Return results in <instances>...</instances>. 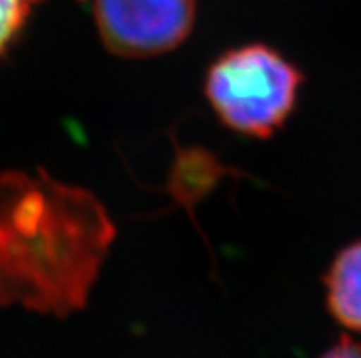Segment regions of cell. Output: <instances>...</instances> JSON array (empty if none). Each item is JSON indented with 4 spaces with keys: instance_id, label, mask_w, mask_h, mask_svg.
Listing matches in <instances>:
<instances>
[{
    "instance_id": "cell-1",
    "label": "cell",
    "mask_w": 361,
    "mask_h": 358,
    "mask_svg": "<svg viewBox=\"0 0 361 358\" xmlns=\"http://www.w3.org/2000/svg\"><path fill=\"white\" fill-rule=\"evenodd\" d=\"M116 234L94 192L44 170L0 174V304L59 318L85 309Z\"/></svg>"
},
{
    "instance_id": "cell-2",
    "label": "cell",
    "mask_w": 361,
    "mask_h": 358,
    "mask_svg": "<svg viewBox=\"0 0 361 358\" xmlns=\"http://www.w3.org/2000/svg\"><path fill=\"white\" fill-rule=\"evenodd\" d=\"M302 73L268 44L224 51L207 70L204 91L216 117L240 136L266 139L295 110Z\"/></svg>"
},
{
    "instance_id": "cell-3",
    "label": "cell",
    "mask_w": 361,
    "mask_h": 358,
    "mask_svg": "<svg viewBox=\"0 0 361 358\" xmlns=\"http://www.w3.org/2000/svg\"><path fill=\"white\" fill-rule=\"evenodd\" d=\"M101 42L123 59H149L176 50L197 18V0H96Z\"/></svg>"
},
{
    "instance_id": "cell-4",
    "label": "cell",
    "mask_w": 361,
    "mask_h": 358,
    "mask_svg": "<svg viewBox=\"0 0 361 358\" xmlns=\"http://www.w3.org/2000/svg\"><path fill=\"white\" fill-rule=\"evenodd\" d=\"M326 307L338 324L361 333V241L338 252L325 274Z\"/></svg>"
},
{
    "instance_id": "cell-5",
    "label": "cell",
    "mask_w": 361,
    "mask_h": 358,
    "mask_svg": "<svg viewBox=\"0 0 361 358\" xmlns=\"http://www.w3.org/2000/svg\"><path fill=\"white\" fill-rule=\"evenodd\" d=\"M41 2L44 0H0V55L13 44Z\"/></svg>"
},
{
    "instance_id": "cell-6",
    "label": "cell",
    "mask_w": 361,
    "mask_h": 358,
    "mask_svg": "<svg viewBox=\"0 0 361 358\" xmlns=\"http://www.w3.org/2000/svg\"><path fill=\"white\" fill-rule=\"evenodd\" d=\"M319 358H361V342L353 340V338H341Z\"/></svg>"
}]
</instances>
